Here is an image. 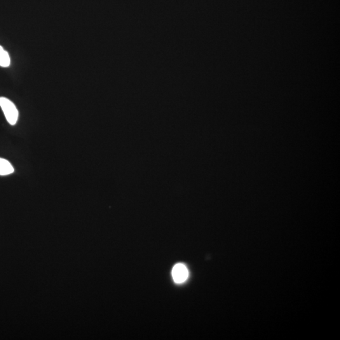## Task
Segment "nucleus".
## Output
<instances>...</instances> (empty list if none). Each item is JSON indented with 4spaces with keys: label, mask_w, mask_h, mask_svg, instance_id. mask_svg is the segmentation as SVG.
<instances>
[{
    "label": "nucleus",
    "mask_w": 340,
    "mask_h": 340,
    "mask_svg": "<svg viewBox=\"0 0 340 340\" xmlns=\"http://www.w3.org/2000/svg\"><path fill=\"white\" fill-rule=\"evenodd\" d=\"M0 106L3 110L6 120L11 125H15L18 119V111L15 104L8 98L0 97Z\"/></svg>",
    "instance_id": "f257e3e1"
},
{
    "label": "nucleus",
    "mask_w": 340,
    "mask_h": 340,
    "mask_svg": "<svg viewBox=\"0 0 340 340\" xmlns=\"http://www.w3.org/2000/svg\"><path fill=\"white\" fill-rule=\"evenodd\" d=\"M189 276V272L186 266L183 264H176L172 270L173 280L177 283H182L186 281Z\"/></svg>",
    "instance_id": "f03ea898"
},
{
    "label": "nucleus",
    "mask_w": 340,
    "mask_h": 340,
    "mask_svg": "<svg viewBox=\"0 0 340 340\" xmlns=\"http://www.w3.org/2000/svg\"><path fill=\"white\" fill-rule=\"evenodd\" d=\"M14 172L11 164L6 159L0 158V175H10Z\"/></svg>",
    "instance_id": "7ed1b4c3"
},
{
    "label": "nucleus",
    "mask_w": 340,
    "mask_h": 340,
    "mask_svg": "<svg viewBox=\"0 0 340 340\" xmlns=\"http://www.w3.org/2000/svg\"><path fill=\"white\" fill-rule=\"evenodd\" d=\"M10 65V57L3 47L0 46V66L8 67Z\"/></svg>",
    "instance_id": "20e7f679"
}]
</instances>
